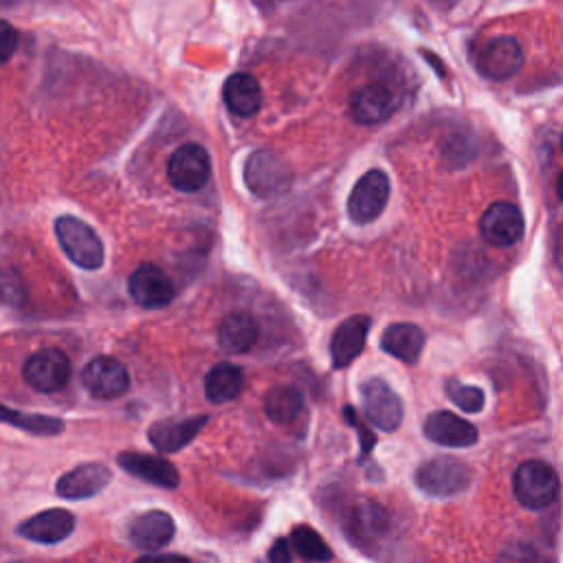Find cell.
I'll use <instances>...</instances> for the list:
<instances>
[{"label": "cell", "mask_w": 563, "mask_h": 563, "mask_svg": "<svg viewBox=\"0 0 563 563\" xmlns=\"http://www.w3.org/2000/svg\"><path fill=\"white\" fill-rule=\"evenodd\" d=\"M244 183L257 198H277L294 185L289 163L271 150H257L246 159Z\"/></svg>", "instance_id": "cell-1"}, {"label": "cell", "mask_w": 563, "mask_h": 563, "mask_svg": "<svg viewBox=\"0 0 563 563\" xmlns=\"http://www.w3.org/2000/svg\"><path fill=\"white\" fill-rule=\"evenodd\" d=\"M56 235L62 251L73 264L87 271H95L104 264V244L93 227L76 216H62L56 220Z\"/></svg>", "instance_id": "cell-2"}, {"label": "cell", "mask_w": 563, "mask_h": 563, "mask_svg": "<svg viewBox=\"0 0 563 563\" xmlns=\"http://www.w3.org/2000/svg\"><path fill=\"white\" fill-rule=\"evenodd\" d=\"M471 480L473 471L469 469V464L451 456L432 458L423 462L416 471L418 489L432 497L458 495L471 486Z\"/></svg>", "instance_id": "cell-3"}, {"label": "cell", "mask_w": 563, "mask_h": 563, "mask_svg": "<svg viewBox=\"0 0 563 563\" xmlns=\"http://www.w3.org/2000/svg\"><path fill=\"white\" fill-rule=\"evenodd\" d=\"M513 491L521 506L530 510H541L556 499L559 475L548 462L528 460L515 471Z\"/></svg>", "instance_id": "cell-4"}, {"label": "cell", "mask_w": 563, "mask_h": 563, "mask_svg": "<svg viewBox=\"0 0 563 563\" xmlns=\"http://www.w3.org/2000/svg\"><path fill=\"white\" fill-rule=\"evenodd\" d=\"M390 200V179L383 170L366 172L351 192L348 216L357 225L377 220Z\"/></svg>", "instance_id": "cell-5"}, {"label": "cell", "mask_w": 563, "mask_h": 563, "mask_svg": "<svg viewBox=\"0 0 563 563\" xmlns=\"http://www.w3.org/2000/svg\"><path fill=\"white\" fill-rule=\"evenodd\" d=\"M211 176V161L203 146L185 143L168 161V179L179 192H198Z\"/></svg>", "instance_id": "cell-6"}, {"label": "cell", "mask_w": 563, "mask_h": 563, "mask_svg": "<svg viewBox=\"0 0 563 563\" xmlns=\"http://www.w3.org/2000/svg\"><path fill=\"white\" fill-rule=\"evenodd\" d=\"M71 379V361L58 348H45L32 355L25 364V381L30 388L43 394H54L62 390Z\"/></svg>", "instance_id": "cell-7"}, {"label": "cell", "mask_w": 563, "mask_h": 563, "mask_svg": "<svg viewBox=\"0 0 563 563\" xmlns=\"http://www.w3.org/2000/svg\"><path fill=\"white\" fill-rule=\"evenodd\" d=\"M361 401L366 416L372 425L383 432L399 429L403 421V403L399 394L379 377H372L361 383Z\"/></svg>", "instance_id": "cell-8"}, {"label": "cell", "mask_w": 563, "mask_h": 563, "mask_svg": "<svg viewBox=\"0 0 563 563\" xmlns=\"http://www.w3.org/2000/svg\"><path fill=\"white\" fill-rule=\"evenodd\" d=\"M133 300L143 309H165L174 300V282L157 264H141L128 282Z\"/></svg>", "instance_id": "cell-9"}, {"label": "cell", "mask_w": 563, "mask_h": 563, "mask_svg": "<svg viewBox=\"0 0 563 563\" xmlns=\"http://www.w3.org/2000/svg\"><path fill=\"white\" fill-rule=\"evenodd\" d=\"M480 233L491 246H513L524 235V216L508 200L493 203L480 218Z\"/></svg>", "instance_id": "cell-10"}, {"label": "cell", "mask_w": 563, "mask_h": 563, "mask_svg": "<svg viewBox=\"0 0 563 563\" xmlns=\"http://www.w3.org/2000/svg\"><path fill=\"white\" fill-rule=\"evenodd\" d=\"M84 388L102 401L119 399L130 388V375L126 366L113 357H97L93 359L82 372Z\"/></svg>", "instance_id": "cell-11"}, {"label": "cell", "mask_w": 563, "mask_h": 563, "mask_svg": "<svg viewBox=\"0 0 563 563\" xmlns=\"http://www.w3.org/2000/svg\"><path fill=\"white\" fill-rule=\"evenodd\" d=\"M399 108V95L383 82L368 84L351 95V117L357 124L375 126L392 117Z\"/></svg>", "instance_id": "cell-12"}, {"label": "cell", "mask_w": 563, "mask_h": 563, "mask_svg": "<svg viewBox=\"0 0 563 563\" xmlns=\"http://www.w3.org/2000/svg\"><path fill=\"white\" fill-rule=\"evenodd\" d=\"M521 65L524 54L517 41L510 36H497L489 41L478 54V67L491 80H508L521 69Z\"/></svg>", "instance_id": "cell-13"}, {"label": "cell", "mask_w": 563, "mask_h": 563, "mask_svg": "<svg viewBox=\"0 0 563 563\" xmlns=\"http://www.w3.org/2000/svg\"><path fill=\"white\" fill-rule=\"evenodd\" d=\"M372 320L368 315H355L342 322L331 340V359L337 370L348 368L364 351Z\"/></svg>", "instance_id": "cell-14"}, {"label": "cell", "mask_w": 563, "mask_h": 563, "mask_svg": "<svg viewBox=\"0 0 563 563\" xmlns=\"http://www.w3.org/2000/svg\"><path fill=\"white\" fill-rule=\"evenodd\" d=\"M117 462L130 475L143 480V482H150L154 486H161V489H176L181 482L176 467L170 460L159 458V456L124 451V453H119Z\"/></svg>", "instance_id": "cell-15"}, {"label": "cell", "mask_w": 563, "mask_h": 563, "mask_svg": "<svg viewBox=\"0 0 563 563\" xmlns=\"http://www.w3.org/2000/svg\"><path fill=\"white\" fill-rule=\"evenodd\" d=\"M76 530V515L65 508L43 510L19 526L21 537L36 543H60Z\"/></svg>", "instance_id": "cell-16"}, {"label": "cell", "mask_w": 563, "mask_h": 563, "mask_svg": "<svg viewBox=\"0 0 563 563\" xmlns=\"http://www.w3.org/2000/svg\"><path fill=\"white\" fill-rule=\"evenodd\" d=\"M176 526L170 513L148 510L135 517L128 526V539L141 550H159L174 539Z\"/></svg>", "instance_id": "cell-17"}, {"label": "cell", "mask_w": 563, "mask_h": 563, "mask_svg": "<svg viewBox=\"0 0 563 563\" xmlns=\"http://www.w3.org/2000/svg\"><path fill=\"white\" fill-rule=\"evenodd\" d=\"M111 480L113 473L106 464H82L58 480V495L65 499H87L102 493L111 484Z\"/></svg>", "instance_id": "cell-18"}, {"label": "cell", "mask_w": 563, "mask_h": 563, "mask_svg": "<svg viewBox=\"0 0 563 563\" xmlns=\"http://www.w3.org/2000/svg\"><path fill=\"white\" fill-rule=\"evenodd\" d=\"M425 436L443 447H471L478 443L480 432L451 412H434L425 421Z\"/></svg>", "instance_id": "cell-19"}, {"label": "cell", "mask_w": 563, "mask_h": 563, "mask_svg": "<svg viewBox=\"0 0 563 563\" xmlns=\"http://www.w3.org/2000/svg\"><path fill=\"white\" fill-rule=\"evenodd\" d=\"M207 421H209L207 416H196L185 421H159L150 427L148 438L157 451L174 453L187 447L198 436V432L205 427Z\"/></svg>", "instance_id": "cell-20"}, {"label": "cell", "mask_w": 563, "mask_h": 563, "mask_svg": "<svg viewBox=\"0 0 563 563\" xmlns=\"http://www.w3.org/2000/svg\"><path fill=\"white\" fill-rule=\"evenodd\" d=\"M222 100L238 117H253L262 108V89L249 73H235L225 82Z\"/></svg>", "instance_id": "cell-21"}, {"label": "cell", "mask_w": 563, "mask_h": 563, "mask_svg": "<svg viewBox=\"0 0 563 563\" xmlns=\"http://www.w3.org/2000/svg\"><path fill=\"white\" fill-rule=\"evenodd\" d=\"M381 348L403 364H416L425 348V333L416 324H392L381 337Z\"/></svg>", "instance_id": "cell-22"}, {"label": "cell", "mask_w": 563, "mask_h": 563, "mask_svg": "<svg viewBox=\"0 0 563 563\" xmlns=\"http://www.w3.org/2000/svg\"><path fill=\"white\" fill-rule=\"evenodd\" d=\"M257 342V322L249 313H229L218 329V344L229 355H244Z\"/></svg>", "instance_id": "cell-23"}, {"label": "cell", "mask_w": 563, "mask_h": 563, "mask_svg": "<svg viewBox=\"0 0 563 563\" xmlns=\"http://www.w3.org/2000/svg\"><path fill=\"white\" fill-rule=\"evenodd\" d=\"M305 410V397L294 386H275L264 397V412L277 425H291Z\"/></svg>", "instance_id": "cell-24"}, {"label": "cell", "mask_w": 563, "mask_h": 563, "mask_svg": "<svg viewBox=\"0 0 563 563\" xmlns=\"http://www.w3.org/2000/svg\"><path fill=\"white\" fill-rule=\"evenodd\" d=\"M244 390V375L238 366L218 364L205 377V399L214 405L233 401Z\"/></svg>", "instance_id": "cell-25"}, {"label": "cell", "mask_w": 563, "mask_h": 563, "mask_svg": "<svg viewBox=\"0 0 563 563\" xmlns=\"http://www.w3.org/2000/svg\"><path fill=\"white\" fill-rule=\"evenodd\" d=\"M0 423L19 427V429L36 434V436H58L65 432V423L60 418L41 416V414H23V412L8 410L5 405H0Z\"/></svg>", "instance_id": "cell-26"}, {"label": "cell", "mask_w": 563, "mask_h": 563, "mask_svg": "<svg viewBox=\"0 0 563 563\" xmlns=\"http://www.w3.org/2000/svg\"><path fill=\"white\" fill-rule=\"evenodd\" d=\"M291 545L296 548V552L300 554L302 561L309 563H326L333 559V550L331 545L324 541V537L313 530L311 526H298L294 528L291 535Z\"/></svg>", "instance_id": "cell-27"}, {"label": "cell", "mask_w": 563, "mask_h": 563, "mask_svg": "<svg viewBox=\"0 0 563 563\" xmlns=\"http://www.w3.org/2000/svg\"><path fill=\"white\" fill-rule=\"evenodd\" d=\"M351 524H353V530L355 535H377V532H383L386 526H388V515L386 510L375 504V502H364L359 504L353 515H351Z\"/></svg>", "instance_id": "cell-28"}, {"label": "cell", "mask_w": 563, "mask_h": 563, "mask_svg": "<svg viewBox=\"0 0 563 563\" xmlns=\"http://www.w3.org/2000/svg\"><path fill=\"white\" fill-rule=\"evenodd\" d=\"M447 397L451 399V403H456L462 412L469 414H478L484 407V392L475 386H464L462 381L449 379L447 381Z\"/></svg>", "instance_id": "cell-29"}, {"label": "cell", "mask_w": 563, "mask_h": 563, "mask_svg": "<svg viewBox=\"0 0 563 563\" xmlns=\"http://www.w3.org/2000/svg\"><path fill=\"white\" fill-rule=\"evenodd\" d=\"M25 298V289H23V282L14 271H5V277H0V300L19 307L23 305Z\"/></svg>", "instance_id": "cell-30"}, {"label": "cell", "mask_w": 563, "mask_h": 563, "mask_svg": "<svg viewBox=\"0 0 563 563\" xmlns=\"http://www.w3.org/2000/svg\"><path fill=\"white\" fill-rule=\"evenodd\" d=\"M16 47H19L16 30L10 23L0 21V65L12 60V56L16 54Z\"/></svg>", "instance_id": "cell-31"}, {"label": "cell", "mask_w": 563, "mask_h": 563, "mask_svg": "<svg viewBox=\"0 0 563 563\" xmlns=\"http://www.w3.org/2000/svg\"><path fill=\"white\" fill-rule=\"evenodd\" d=\"M344 414H346V418H348V423L359 432V438H361V456L366 458L372 449H375V445H377V438H375V434L368 429V427H364V423H361V418H359V414L353 410V407H346L344 410Z\"/></svg>", "instance_id": "cell-32"}, {"label": "cell", "mask_w": 563, "mask_h": 563, "mask_svg": "<svg viewBox=\"0 0 563 563\" xmlns=\"http://www.w3.org/2000/svg\"><path fill=\"white\" fill-rule=\"evenodd\" d=\"M268 561L271 563H294V554H291V543L287 539H277L271 550H268Z\"/></svg>", "instance_id": "cell-33"}, {"label": "cell", "mask_w": 563, "mask_h": 563, "mask_svg": "<svg viewBox=\"0 0 563 563\" xmlns=\"http://www.w3.org/2000/svg\"><path fill=\"white\" fill-rule=\"evenodd\" d=\"M137 563H189V559L181 554H146L137 559Z\"/></svg>", "instance_id": "cell-34"}]
</instances>
